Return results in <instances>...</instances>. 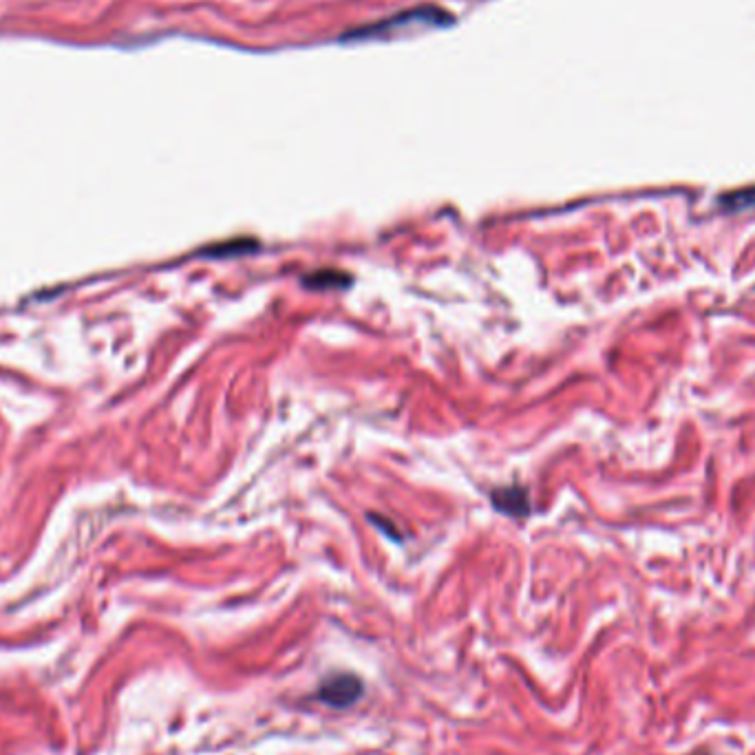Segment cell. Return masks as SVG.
<instances>
[{
  "mask_svg": "<svg viewBox=\"0 0 755 755\" xmlns=\"http://www.w3.org/2000/svg\"><path fill=\"white\" fill-rule=\"evenodd\" d=\"M722 204L729 206L731 210H744L749 206H755V188L742 190V193H733V195L722 199Z\"/></svg>",
  "mask_w": 755,
  "mask_h": 755,
  "instance_id": "5",
  "label": "cell"
},
{
  "mask_svg": "<svg viewBox=\"0 0 755 755\" xmlns=\"http://www.w3.org/2000/svg\"><path fill=\"white\" fill-rule=\"evenodd\" d=\"M493 506L513 517H526L530 513V499H528L526 488H521V486L497 488V491L493 493Z\"/></svg>",
  "mask_w": 755,
  "mask_h": 755,
  "instance_id": "2",
  "label": "cell"
},
{
  "mask_svg": "<svg viewBox=\"0 0 755 755\" xmlns=\"http://www.w3.org/2000/svg\"><path fill=\"white\" fill-rule=\"evenodd\" d=\"M354 279L340 270H316L312 274L303 276V283L312 290H327V287H345Z\"/></svg>",
  "mask_w": 755,
  "mask_h": 755,
  "instance_id": "3",
  "label": "cell"
},
{
  "mask_svg": "<svg viewBox=\"0 0 755 755\" xmlns=\"http://www.w3.org/2000/svg\"><path fill=\"white\" fill-rule=\"evenodd\" d=\"M360 691H363V685H360V680L356 676L336 674L332 678H327L321 685L318 698L325 700L329 707H347L356 703Z\"/></svg>",
  "mask_w": 755,
  "mask_h": 755,
  "instance_id": "1",
  "label": "cell"
},
{
  "mask_svg": "<svg viewBox=\"0 0 755 755\" xmlns=\"http://www.w3.org/2000/svg\"><path fill=\"white\" fill-rule=\"evenodd\" d=\"M254 248H257V241H248V239H243V241H230L228 243V246H215V248H208L204 254H208V257H226V250H230V252H250V250H254Z\"/></svg>",
  "mask_w": 755,
  "mask_h": 755,
  "instance_id": "4",
  "label": "cell"
}]
</instances>
